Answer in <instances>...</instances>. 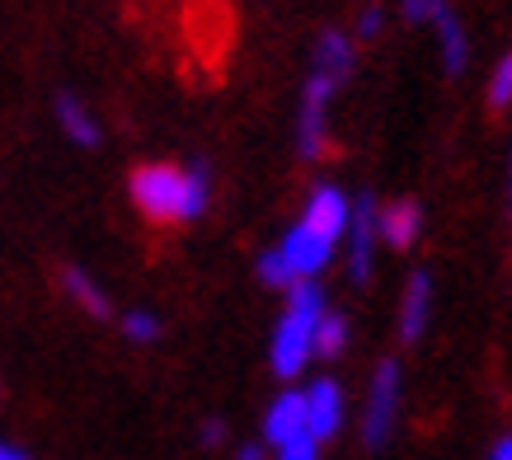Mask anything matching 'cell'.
<instances>
[{
  "instance_id": "obj_1",
  "label": "cell",
  "mask_w": 512,
  "mask_h": 460,
  "mask_svg": "<svg viewBox=\"0 0 512 460\" xmlns=\"http://www.w3.org/2000/svg\"><path fill=\"white\" fill-rule=\"evenodd\" d=\"M137 212L156 226L170 221H198L212 202V169L207 160H193L188 169L179 165H141L132 169V184H127Z\"/></svg>"
},
{
  "instance_id": "obj_2",
  "label": "cell",
  "mask_w": 512,
  "mask_h": 460,
  "mask_svg": "<svg viewBox=\"0 0 512 460\" xmlns=\"http://www.w3.org/2000/svg\"><path fill=\"white\" fill-rule=\"evenodd\" d=\"M325 320V292L315 282H296L292 301H287V315L273 329V343H268V367L278 371L282 381H296L301 367L311 362L315 348V324Z\"/></svg>"
},
{
  "instance_id": "obj_3",
  "label": "cell",
  "mask_w": 512,
  "mask_h": 460,
  "mask_svg": "<svg viewBox=\"0 0 512 460\" xmlns=\"http://www.w3.org/2000/svg\"><path fill=\"white\" fill-rule=\"evenodd\" d=\"M334 90H339V80L311 66V80L301 85V118H296V151H301V160H320L325 155V113Z\"/></svg>"
},
{
  "instance_id": "obj_4",
  "label": "cell",
  "mask_w": 512,
  "mask_h": 460,
  "mask_svg": "<svg viewBox=\"0 0 512 460\" xmlns=\"http://www.w3.org/2000/svg\"><path fill=\"white\" fill-rule=\"evenodd\" d=\"M395 414H400V362H381L372 381V395H367V414H362V442L372 446V451H381L390 442Z\"/></svg>"
},
{
  "instance_id": "obj_5",
  "label": "cell",
  "mask_w": 512,
  "mask_h": 460,
  "mask_svg": "<svg viewBox=\"0 0 512 460\" xmlns=\"http://www.w3.org/2000/svg\"><path fill=\"white\" fill-rule=\"evenodd\" d=\"M348 277L353 282H367L372 273V249H376V198L372 193H357L353 207H348Z\"/></svg>"
},
{
  "instance_id": "obj_6",
  "label": "cell",
  "mask_w": 512,
  "mask_h": 460,
  "mask_svg": "<svg viewBox=\"0 0 512 460\" xmlns=\"http://www.w3.org/2000/svg\"><path fill=\"white\" fill-rule=\"evenodd\" d=\"M348 207H353L348 193H339L334 184H315L311 198H306V212H301V226L315 230L320 240H329V245L339 249L343 230H348Z\"/></svg>"
},
{
  "instance_id": "obj_7",
  "label": "cell",
  "mask_w": 512,
  "mask_h": 460,
  "mask_svg": "<svg viewBox=\"0 0 512 460\" xmlns=\"http://www.w3.org/2000/svg\"><path fill=\"white\" fill-rule=\"evenodd\" d=\"M278 254H282V263H287V273H292L296 282H315V273L334 259V245H329V240H320L315 230H306L301 221H296V226L282 235Z\"/></svg>"
},
{
  "instance_id": "obj_8",
  "label": "cell",
  "mask_w": 512,
  "mask_h": 460,
  "mask_svg": "<svg viewBox=\"0 0 512 460\" xmlns=\"http://www.w3.org/2000/svg\"><path fill=\"white\" fill-rule=\"evenodd\" d=\"M301 395H306V437H315V442L334 437V432L343 428V390H339V381L320 376V381H311Z\"/></svg>"
},
{
  "instance_id": "obj_9",
  "label": "cell",
  "mask_w": 512,
  "mask_h": 460,
  "mask_svg": "<svg viewBox=\"0 0 512 460\" xmlns=\"http://www.w3.org/2000/svg\"><path fill=\"white\" fill-rule=\"evenodd\" d=\"M301 432H306V395H301V390H282L264 409V442L287 446V442H296Z\"/></svg>"
},
{
  "instance_id": "obj_10",
  "label": "cell",
  "mask_w": 512,
  "mask_h": 460,
  "mask_svg": "<svg viewBox=\"0 0 512 460\" xmlns=\"http://www.w3.org/2000/svg\"><path fill=\"white\" fill-rule=\"evenodd\" d=\"M419 230H423V207L419 202L400 198V202H390V207L376 212V235H381L390 249H414Z\"/></svg>"
},
{
  "instance_id": "obj_11",
  "label": "cell",
  "mask_w": 512,
  "mask_h": 460,
  "mask_svg": "<svg viewBox=\"0 0 512 460\" xmlns=\"http://www.w3.org/2000/svg\"><path fill=\"white\" fill-rule=\"evenodd\" d=\"M428 315H433V277L414 273L409 287H404V310H400V338L404 343H419L423 329H428Z\"/></svg>"
},
{
  "instance_id": "obj_12",
  "label": "cell",
  "mask_w": 512,
  "mask_h": 460,
  "mask_svg": "<svg viewBox=\"0 0 512 460\" xmlns=\"http://www.w3.org/2000/svg\"><path fill=\"white\" fill-rule=\"evenodd\" d=\"M437 24V38H442V66H447V76H461L470 66V38H466V24L451 15V5H442L433 15Z\"/></svg>"
},
{
  "instance_id": "obj_13",
  "label": "cell",
  "mask_w": 512,
  "mask_h": 460,
  "mask_svg": "<svg viewBox=\"0 0 512 460\" xmlns=\"http://www.w3.org/2000/svg\"><path fill=\"white\" fill-rule=\"evenodd\" d=\"M57 123H62V132L76 146H85V151H94L99 146V123L90 118V108L80 104L76 94H57Z\"/></svg>"
},
{
  "instance_id": "obj_14",
  "label": "cell",
  "mask_w": 512,
  "mask_h": 460,
  "mask_svg": "<svg viewBox=\"0 0 512 460\" xmlns=\"http://www.w3.org/2000/svg\"><path fill=\"white\" fill-rule=\"evenodd\" d=\"M315 71H325L343 85V80L353 76V38H343L339 29L320 33V43H315Z\"/></svg>"
},
{
  "instance_id": "obj_15",
  "label": "cell",
  "mask_w": 512,
  "mask_h": 460,
  "mask_svg": "<svg viewBox=\"0 0 512 460\" xmlns=\"http://www.w3.org/2000/svg\"><path fill=\"white\" fill-rule=\"evenodd\" d=\"M62 287H66V296H71L80 310H90L94 320H109V315H113L104 287H99V282H94L85 268H66V273H62Z\"/></svg>"
},
{
  "instance_id": "obj_16",
  "label": "cell",
  "mask_w": 512,
  "mask_h": 460,
  "mask_svg": "<svg viewBox=\"0 0 512 460\" xmlns=\"http://www.w3.org/2000/svg\"><path fill=\"white\" fill-rule=\"evenodd\" d=\"M343 348H348V315H334V310H325V320L315 324V348H311V353L334 362Z\"/></svg>"
},
{
  "instance_id": "obj_17",
  "label": "cell",
  "mask_w": 512,
  "mask_h": 460,
  "mask_svg": "<svg viewBox=\"0 0 512 460\" xmlns=\"http://www.w3.org/2000/svg\"><path fill=\"white\" fill-rule=\"evenodd\" d=\"M489 108H512V52H503L494 66V76H489Z\"/></svg>"
},
{
  "instance_id": "obj_18",
  "label": "cell",
  "mask_w": 512,
  "mask_h": 460,
  "mask_svg": "<svg viewBox=\"0 0 512 460\" xmlns=\"http://www.w3.org/2000/svg\"><path fill=\"white\" fill-rule=\"evenodd\" d=\"M123 334L132 338V343H156V338H160V320L151 315V310H127V315H123Z\"/></svg>"
},
{
  "instance_id": "obj_19",
  "label": "cell",
  "mask_w": 512,
  "mask_h": 460,
  "mask_svg": "<svg viewBox=\"0 0 512 460\" xmlns=\"http://www.w3.org/2000/svg\"><path fill=\"white\" fill-rule=\"evenodd\" d=\"M259 277H264V287H282V292H292L296 277L287 273V263H282L278 249H268L264 259H259Z\"/></svg>"
},
{
  "instance_id": "obj_20",
  "label": "cell",
  "mask_w": 512,
  "mask_h": 460,
  "mask_svg": "<svg viewBox=\"0 0 512 460\" xmlns=\"http://www.w3.org/2000/svg\"><path fill=\"white\" fill-rule=\"evenodd\" d=\"M278 460H320V442L315 437H296V442H287V446H278Z\"/></svg>"
},
{
  "instance_id": "obj_21",
  "label": "cell",
  "mask_w": 512,
  "mask_h": 460,
  "mask_svg": "<svg viewBox=\"0 0 512 460\" xmlns=\"http://www.w3.org/2000/svg\"><path fill=\"white\" fill-rule=\"evenodd\" d=\"M400 5H404V19H414V24H419V19H433L447 0H400Z\"/></svg>"
},
{
  "instance_id": "obj_22",
  "label": "cell",
  "mask_w": 512,
  "mask_h": 460,
  "mask_svg": "<svg viewBox=\"0 0 512 460\" xmlns=\"http://www.w3.org/2000/svg\"><path fill=\"white\" fill-rule=\"evenodd\" d=\"M221 437H226V423H221V418H207L202 432H198V442L202 446H221Z\"/></svg>"
},
{
  "instance_id": "obj_23",
  "label": "cell",
  "mask_w": 512,
  "mask_h": 460,
  "mask_svg": "<svg viewBox=\"0 0 512 460\" xmlns=\"http://www.w3.org/2000/svg\"><path fill=\"white\" fill-rule=\"evenodd\" d=\"M381 24H386V19H381V10H367V15L357 19V33H362V38H376V33H381Z\"/></svg>"
},
{
  "instance_id": "obj_24",
  "label": "cell",
  "mask_w": 512,
  "mask_h": 460,
  "mask_svg": "<svg viewBox=\"0 0 512 460\" xmlns=\"http://www.w3.org/2000/svg\"><path fill=\"white\" fill-rule=\"evenodd\" d=\"M484 460H512V432H508V437H498V442L489 446V456H484Z\"/></svg>"
},
{
  "instance_id": "obj_25",
  "label": "cell",
  "mask_w": 512,
  "mask_h": 460,
  "mask_svg": "<svg viewBox=\"0 0 512 460\" xmlns=\"http://www.w3.org/2000/svg\"><path fill=\"white\" fill-rule=\"evenodd\" d=\"M0 460H33V456L24 451V446H15V442H5V437H0Z\"/></svg>"
},
{
  "instance_id": "obj_26",
  "label": "cell",
  "mask_w": 512,
  "mask_h": 460,
  "mask_svg": "<svg viewBox=\"0 0 512 460\" xmlns=\"http://www.w3.org/2000/svg\"><path fill=\"white\" fill-rule=\"evenodd\" d=\"M235 460H264V442H245L235 451Z\"/></svg>"
},
{
  "instance_id": "obj_27",
  "label": "cell",
  "mask_w": 512,
  "mask_h": 460,
  "mask_svg": "<svg viewBox=\"0 0 512 460\" xmlns=\"http://www.w3.org/2000/svg\"><path fill=\"white\" fill-rule=\"evenodd\" d=\"M508 216H512V165H508Z\"/></svg>"
},
{
  "instance_id": "obj_28",
  "label": "cell",
  "mask_w": 512,
  "mask_h": 460,
  "mask_svg": "<svg viewBox=\"0 0 512 460\" xmlns=\"http://www.w3.org/2000/svg\"><path fill=\"white\" fill-rule=\"evenodd\" d=\"M0 395H5V390H0Z\"/></svg>"
}]
</instances>
